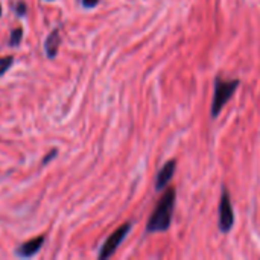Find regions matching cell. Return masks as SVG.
I'll use <instances>...</instances> for the list:
<instances>
[{
  "label": "cell",
  "mask_w": 260,
  "mask_h": 260,
  "mask_svg": "<svg viewBox=\"0 0 260 260\" xmlns=\"http://www.w3.org/2000/svg\"><path fill=\"white\" fill-rule=\"evenodd\" d=\"M175 197L177 192L175 189H168L160 200L158 206L155 207L152 216L148 221L146 230L149 233H158V232H166L171 227L172 222V215H174V206H175Z\"/></svg>",
  "instance_id": "6da1fadb"
},
{
  "label": "cell",
  "mask_w": 260,
  "mask_h": 260,
  "mask_svg": "<svg viewBox=\"0 0 260 260\" xmlns=\"http://www.w3.org/2000/svg\"><path fill=\"white\" fill-rule=\"evenodd\" d=\"M239 87V81H222L221 78H216L215 81V96L212 104V117H218L221 110L225 107V104L232 99V96L236 93V88Z\"/></svg>",
  "instance_id": "7a4b0ae2"
},
{
  "label": "cell",
  "mask_w": 260,
  "mask_h": 260,
  "mask_svg": "<svg viewBox=\"0 0 260 260\" xmlns=\"http://www.w3.org/2000/svg\"><path fill=\"white\" fill-rule=\"evenodd\" d=\"M131 230V224H123L122 227H119L108 239H107V242L104 244V247H102V250H101V253H99V259H108V257H111L113 254H114V251L117 250V247L123 242V239L126 238V235H128V232Z\"/></svg>",
  "instance_id": "3957f363"
},
{
  "label": "cell",
  "mask_w": 260,
  "mask_h": 260,
  "mask_svg": "<svg viewBox=\"0 0 260 260\" xmlns=\"http://www.w3.org/2000/svg\"><path fill=\"white\" fill-rule=\"evenodd\" d=\"M235 224V213H233V207L230 203V197L227 189H222V195H221V203H219V229L221 232L227 233L232 230Z\"/></svg>",
  "instance_id": "277c9868"
},
{
  "label": "cell",
  "mask_w": 260,
  "mask_h": 260,
  "mask_svg": "<svg viewBox=\"0 0 260 260\" xmlns=\"http://www.w3.org/2000/svg\"><path fill=\"white\" fill-rule=\"evenodd\" d=\"M175 169H177V161L175 160H171L163 166V169L157 175V181H155V189L157 190H161L163 187L168 186V183L172 180V177L175 174Z\"/></svg>",
  "instance_id": "5b68a950"
},
{
  "label": "cell",
  "mask_w": 260,
  "mask_h": 260,
  "mask_svg": "<svg viewBox=\"0 0 260 260\" xmlns=\"http://www.w3.org/2000/svg\"><path fill=\"white\" fill-rule=\"evenodd\" d=\"M43 244H44V238H43V236L35 238V239H30V241H27L26 244H23V245L18 247L17 254H18L20 257H32V256H35V254L40 251V248H41Z\"/></svg>",
  "instance_id": "8992f818"
},
{
  "label": "cell",
  "mask_w": 260,
  "mask_h": 260,
  "mask_svg": "<svg viewBox=\"0 0 260 260\" xmlns=\"http://www.w3.org/2000/svg\"><path fill=\"white\" fill-rule=\"evenodd\" d=\"M58 47H59V30L55 29L49 34V37L46 40V55L49 58H55Z\"/></svg>",
  "instance_id": "52a82bcc"
},
{
  "label": "cell",
  "mask_w": 260,
  "mask_h": 260,
  "mask_svg": "<svg viewBox=\"0 0 260 260\" xmlns=\"http://www.w3.org/2000/svg\"><path fill=\"white\" fill-rule=\"evenodd\" d=\"M12 62H14L12 56H2L0 58V76L5 75L9 70V67L12 66Z\"/></svg>",
  "instance_id": "ba28073f"
},
{
  "label": "cell",
  "mask_w": 260,
  "mask_h": 260,
  "mask_svg": "<svg viewBox=\"0 0 260 260\" xmlns=\"http://www.w3.org/2000/svg\"><path fill=\"white\" fill-rule=\"evenodd\" d=\"M21 37H23V30H21L20 27L14 29L12 34H11V38H9V44H11V46H18Z\"/></svg>",
  "instance_id": "9c48e42d"
},
{
  "label": "cell",
  "mask_w": 260,
  "mask_h": 260,
  "mask_svg": "<svg viewBox=\"0 0 260 260\" xmlns=\"http://www.w3.org/2000/svg\"><path fill=\"white\" fill-rule=\"evenodd\" d=\"M17 14H18L20 17L26 14V5H24V3H18V6H17Z\"/></svg>",
  "instance_id": "30bf717a"
},
{
  "label": "cell",
  "mask_w": 260,
  "mask_h": 260,
  "mask_svg": "<svg viewBox=\"0 0 260 260\" xmlns=\"http://www.w3.org/2000/svg\"><path fill=\"white\" fill-rule=\"evenodd\" d=\"M98 2H99V0H82V5H84L85 8H93V6L98 5Z\"/></svg>",
  "instance_id": "8fae6325"
},
{
  "label": "cell",
  "mask_w": 260,
  "mask_h": 260,
  "mask_svg": "<svg viewBox=\"0 0 260 260\" xmlns=\"http://www.w3.org/2000/svg\"><path fill=\"white\" fill-rule=\"evenodd\" d=\"M55 155H56V151L53 149V151H52V154H49L47 157H44V160H43V165H46L47 161H50V160H52V158H53Z\"/></svg>",
  "instance_id": "7c38bea8"
},
{
  "label": "cell",
  "mask_w": 260,
  "mask_h": 260,
  "mask_svg": "<svg viewBox=\"0 0 260 260\" xmlns=\"http://www.w3.org/2000/svg\"><path fill=\"white\" fill-rule=\"evenodd\" d=\"M0 15H2V5H0Z\"/></svg>",
  "instance_id": "4fadbf2b"
}]
</instances>
